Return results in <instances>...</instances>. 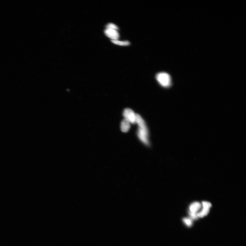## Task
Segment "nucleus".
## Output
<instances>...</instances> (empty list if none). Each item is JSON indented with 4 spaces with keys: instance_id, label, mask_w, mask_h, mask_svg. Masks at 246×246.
Masks as SVG:
<instances>
[{
    "instance_id": "1",
    "label": "nucleus",
    "mask_w": 246,
    "mask_h": 246,
    "mask_svg": "<svg viewBox=\"0 0 246 246\" xmlns=\"http://www.w3.org/2000/svg\"><path fill=\"white\" fill-rule=\"evenodd\" d=\"M156 78L160 85L165 87L170 86L171 83L170 75L165 72L159 73L156 76Z\"/></svg>"
},
{
    "instance_id": "4",
    "label": "nucleus",
    "mask_w": 246,
    "mask_h": 246,
    "mask_svg": "<svg viewBox=\"0 0 246 246\" xmlns=\"http://www.w3.org/2000/svg\"><path fill=\"white\" fill-rule=\"evenodd\" d=\"M105 34L107 36L111 38V40H118L119 34L117 30L107 28L105 31Z\"/></svg>"
},
{
    "instance_id": "5",
    "label": "nucleus",
    "mask_w": 246,
    "mask_h": 246,
    "mask_svg": "<svg viewBox=\"0 0 246 246\" xmlns=\"http://www.w3.org/2000/svg\"><path fill=\"white\" fill-rule=\"evenodd\" d=\"M130 123L127 120L124 119L122 120L120 126L121 130L122 132L124 133L128 132L130 129Z\"/></svg>"
},
{
    "instance_id": "11",
    "label": "nucleus",
    "mask_w": 246,
    "mask_h": 246,
    "mask_svg": "<svg viewBox=\"0 0 246 246\" xmlns=\"http://www.w3.org/2000/svg\"><path fill=\"white\" fill-rule=\"evenodd\" d=\"M107 28L113 29L117 30L118 29V27L115 24L111 23L108 24L106 26Z\"/></svg>"
},
{
    "instance_id": "7",
    "label": "nucleus",
    "mask_w": 246,
    "mask_h": 246,
    "mask_svg": "<svg viewBox=\"0 0 246 246\" xmlns=\"http://www.w3.org/2000/svg\"><path fill=\"white\" fill-rule=\"evenodd\" d=\"M111 42L115 44L121 46H127L130 44V43L128 41H119L117 40H111Z\"/></svg>"
},
{
    "instance_id": "6",
    "label": "nucleus",
    "mask_w": 246,
    "mask_h": 246,
    "mask_svg": "<svg viewBox=\"0 0 246 246\" xmlns=\"http://www.w3.org/2000/svg\"><path fill=\"white\" fill-rule=\"evenodd\" d=\"M201 204L198 202H193L190 207V209L191 212L197 213L201 209Z\"/></svg>"
},
{
    "instance_id": "3",
    "label": "nucleus",
    "mask_w": 246,
    "mask_h": 246,
    "mask_svg": "<svg viewBox=\"0 0 246 246\" xmlns=\"http://www.w3.org/2000/svg\"><path fill=\"white\" fill-rule=\"evenodd\" d=\"M123 116L125 119L127 120L130 124H134L136 123V114L130 108H126L123 112Z\"/></svg>"
},
{
    "instance_id": "12",
    "label": "nucleus",
    "mask_w": 246,
    "mask_h": 246,
    "mask_svg": "<svg viewBox=\"0 0 246 246\" xmlns=\"http://www.w3.org/2000/svg\"><path fill=\"white\" fill-rule=\"evenodd\" d=\"M190 215L191 218L193 220H196L198 217L197 215V213H194L190 212Z\"/></svg>"
},
{
    "instance_id": "10",
    "label": "nucleus",
    "mask_w": 246,
    "mask_h": 246,
    "mask_svg": "<svg viewBox=\"0 0 246 246\" xmlns=\"http://www.w3.org/2000/svg\"><path fill=\"white\" fill-rule=\"evenodd\" d=\"M183 221L186 225L188 227H190L192 225V221L191 219L187 218H184L183 219Z\"/></svg>"
},
{
    "instance_id": "2",
    "label": "nucleus",
    "mask_w": 246,
    "mask_h": 246,
    "mask_svg": "<svg viewBox=\"0 0 246 246\" xmlns=\"http://www.w3.org/2000/svg\"><path fill=\"white\" fill-rule=\"evenodd\" d=\"M149 134L147 127H138L137 131V135L140 141L147 146L149 145Z\"/></svg>"
},
{
    "instance_id": "8",
    "label": "nucleus",
    "mask_w": 246,
    "mask_h": 246,
    "mask_svg": "<svg viewBox=\"0 0 246 246\" xmlns=\"http://www.w3.org/2000/svg\"><path fill=\"white\" fill-rule=\"evenodd\" d=\"M210 209L203 208L200 212L197 213L198 217L200 218L203 217L207 215L209 213Z\"/></svg>"
},
{
    "instance_id": "9",
    "label": "nucleus",
    "mask_w": 246,
    "mask_h": 246,
    "mask_svg": "<svg viewBox=\"0 0 246 246\" xmlns=\"http://www.w3.org/2000/svg\"><path fill=\"white\" fill-rule=\"evenodd\" d=\"M201 205L203 208L207 209H210L212 206V204L210 202L206 201L202 202Z\"/></svg>"
}]
</instances>
